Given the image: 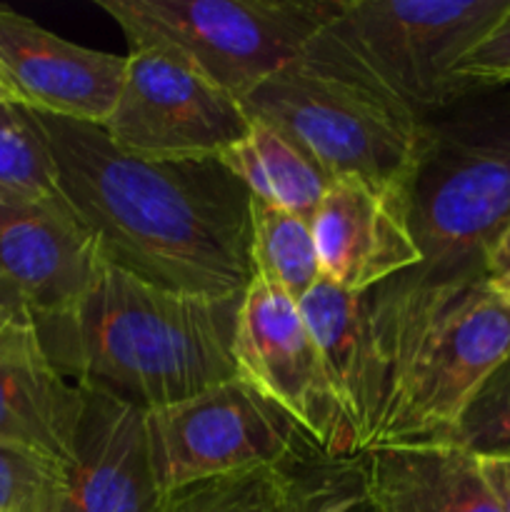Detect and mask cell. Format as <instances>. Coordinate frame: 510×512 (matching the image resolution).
<instances>
[{
	"mask_svg": "<svg viewBox=\"0 0 510 512\" xmlns=\"http://www.w3.org/2000/svg\"><path fill=\"white\" fill-rule=\"evenodd\" d=\"M510 0H340L325 30L420 120L473 93L460 65Z\"/></svg>",
	"mask_w": 510,
	"mask_h": 512,
	"instance_id": "52a82bcc",
	"label": "cell"
},
{
	"mask_svg": "<svg viewBox=\"0 0 510 512\" xmlns=\"http://www.w3.org/2000/svg\"><path fill=\"white\" fill-rule=\"evenodd\" d=\"M460 78L475 88L510 85V10L460 65Z\"/></svg>",
	"mask_w": 510,
	"mask_h": 512,
	"instance_id": "cb8c5ba5",
	"label": "cell"
},
{
	"mask_svg": "<svg viewBox=\"0 0 510 512\" xmlns=\"http://www.w3.org/2000/svg\"><path fill=\"white\" fill-rule=\"evenodd\" d=\"M23 320H33L30 313L25 310V305L20 303L18 295L8 288L5 283H0V330L8 328L13 323H23Z\"/></svg>",
	"mask_w": 510,
	"mask_h": 512,
	"instance_id": "83f0119b",
	"label": "cell"
},
{
	"mask_svg": "<svg viewBox=\"0 0 510 512\" xmlns=\"http://www.w3.org/2000/svg\"><path fill=\"white\" fill-rule=\"evenodd\" d=\"M360 488L370 512H503L480 458L455 440L375 445Z\"/></svg>",
	"mask_w": 510,
	"mask_h": 512,
	"instance_id": "e0dca14e",
	"label": "cell"
},
{
	"mask_svg": "<svg viewBox=\"0 0 510 512\" xmlns=\"http://www.w3.org/2000/svg\"><path fill=\"white\" fill-rule=\"evenodd\" d=\"M250 120L283 133L335 178L388 188L413 185L423 150V120L365 73L328 30L240 100Z\"/></svg>",
	"mask_w": 510,
	"mask_h": 512,
	"instance_id": "5b68a950",
	"label": "cell"
},
{
	"mask_svg": "<svg viewBox=\"0 0 510 512\" xmlns=\"http://www.w3.org/2000/svg\"><path fill=\"white\" fill-rule=\"evenodd\" d=\"M125 55L65 40L0 5V83L33 113L105 125L118 100Z\"/></svg>",
	"mask_w": 510,
	"mask_h": 512,
	"instance_id": "7c38bea8",
	"label": "cell"
},
{
	"mask_svg": "<svg viewBox=\"0 0 510 512\" xmlns=\"http://www.w3.org/2000/svg\"><path fill=\"white\" fill-rule=\"evenodd\" d=\"M450 440L478 458L510 453V358L475 393Z\"/></svg>",
	"mask_w": 510,
	"mask_h": 512,
	"instance_id": "603a6c76",
	"label": "cell"
},
{
	"mask_svg": "<svg viewBox=\"0 0 510 512\" xmlns=\"http://www.w3.org/2000/svg\"><path fill=\"white\" fill-rule=\"evenodd\" d=\"M320 273L365 295L420 265L410 225V193L370 180L335 178L310 218Z\"/></svg>",
	"mask_w": 510,
	"mask_h": 512,
	"instance_id": "8fae6325",
	"label": "cell"
},
{
	"mask_svg": "<svg viewBox=\"0 0 510 512\" xmlns=\"http://www.w3.org/2000/svg\"><path fill=\"white\" fill-rule=\"evenodd\" d=\"M218 160L248 188L250 198L308 220L330 183L310 155L260 120H250L248 135Z\"/></svg>",
	"mask_w": 510,
	"mask_h": 512,
	"instance_id": "ac0fdd59",
	"label": "cell"
},
{
	"mask_svg": "<svg viewBox=\"0 0 510 512\" xmlns=\"http://www.w3.org/2000/svg\"><path fill=\"white\" fill-rule=\"evenodd\" d=\"M300 488L290 468H260L175 490L158 512H288Z\"/></svg>",
	"mask_w": 510,
	"mask_h": 512,
	"instance_id": "44dd1931",
	"label": "cell"
},
{
	"mask_svg": "<svg viewBox=\"0 0 510 512\" xmlns=\"http://www.w3.org/2000/svg\"><path fill=\"white\" fill-rule=\"evenodd\" d=\"M410 225L423 260L365 293L370 308L485 278L510 228V85L475 88L423 120Z\"/></svg>",
	"mask_w": 510,
	"mask_h": 512,
	"instance_id": "3957f363",
	"label": "cell"
},
{
	"mask_svg": "<svg viewBox=\"0 0 510 512\" xmlns=\"http://www.w3.org/2000/svg\"><path fill=\"white\" fill-rule=\"evenodd\" d=\"M5 100H10V98H8V93H5L3 83H0V103H5Z\"/></svg>",
	"mask_w": 510,
	"mask_h": 512,
	"instance_id": "f1b7e54d",
	"label": "cell"
},
{
	"mask_svg": "<svg viewBox=\"0 0 510 512\" xmlns=\"http://www.w3.org/2000/svg\"><path fill=\"white\" fill-rule=\"evenodd\" d=\"M368 310L385 360L373 448L450 440L475 393L510 358V293L480 278Z\"/></svg>",
	"mask_w": 510,
	"mask_h": 512,
	"instance_id": "277c9868",
	"label": "cell"
},
{
	"mask_svg": "<svg viewBox=\"0 0 510 512\" xmlns=\"http://www.w3.org/2000/svg\"><path fill=\"white\" fill-rule=\"evenodd\" d=\"M363 503V488H355L350 478H328L305 483L288 512H353Z\"/></svg>",
	"mask_w": 510,
	"mask_h": 512,
	"instance_id": "d4e9b609",
	"label": "cell"
},
{
	"mask_svg": "<svg viewBox=\"0 0 510 512\" xmlns=\"http://www.w3.org/2000/svg\"><path fill=\"white\" fill-rule=\"evenodd\" d=\"M35 118L53 153L60 200L105 263L185 295L248 290L250 193L220 160H145L123 153L103 125Z\"/></svg>",
	"mask_w": 510,
	"mask_h": 512,
	"instance_id": "6da1fadb",
	"label": "cell"
},
{
	"mask_svg": "<svg viewBox=\"0 0 510 512\" xmlns=\"http://www.w3.org/2000/svg\"><path fill=\"white\" fill-rule=\"evenodd\" d=\"M485 278L500 290L510 293V228L500 235L495 248L490 250L488 265H485Z\"/></svg>",
	"mask_w": 510,
	"mask_h": 512,
	"instance_id": "4316f807",
	"label": "cell"
},
{
	"mask_svg": "<svg viewBox=\"0 0 510 512\" xmlns=\"http://www.w3.org/2000/svg\"><path fill=\"white\" fill-rule=\"evenodd\" d=\"M298 305L323 358L353 458H360L373 448L385 400V360L370 323L368 300L320 278Z\"/></svg>",
	"mask_w": 510,
	"mask_h": 512,
	"instance_id": "9a60e30c",
	"label": "cell"
},
{
	"mask_svg": "<svg viewBox=\"0 0 510 512\" xmlns=\"http://www.w3.org/2000/svg\"><path fill=\"white\" fill-rule=\"evenodd\" d=\"M60 200L55 160L33 110L0 103V203Z\"/></svg>",
	"mask_w": 510,
	"mask_h": 512,
	"instance_id": "ffe728a7",
	"label": "cell"
},
{
	"mask_svg": "<svg viewBox=\"0 0 510 512\" xmlns=\"http://www.w3.org/2000/svg\"><path fill=\"white\" fill-rule=\"evenodd\" d=\"M103 263L63 200L0 203V283L18 295L33 323L75 308Z\"/></svg>",
	"mask_w": 510,
	"mask_h": 512,
	"instance_id": "4fadbf2b",
	"label": "cell"
},
{
	"mask_svg": "<svg viewBox=\"0 0 510 512\" xmlns=\"http://www.w3.org/2000/svg\"><path fill=\"white\" fill-rule=\"evenodd\" d=\"M250 268L253 278L283 290L298 303L320 278L308 218L250 198Z\"/></svg>",
	"mask_w": 510,
	"mask_h": 512,
	"instance_id": "d6986e66",
	"label": "cell"
},
{
	"mask_svg": "<svg viewBox=\"0 0 510 512\" xmlns=\"http://www.w3.org/2000/svg\"><path fill=\"white\" fill-rule=\"evenodd\" d=\"M480 465H483V475L493 490L495 500H498L500 510L510 512V453L480 458Z\"/></svg>",
	"mask_w": 510,
	"mask_h": 512,
	"instance_id": "484cf974",
	"label": "cell"
},
{
	"mask_svg": "<svg viewBox=\"0 0 510 512\" xmlns=\"http://www.w3.org/2000/svg\"><path fill=\"white\" fill-rule=\"evenodd\" d=\"M123 153L145 160H218L248 135L240 100L188 65L148 48H128L113 113L103 125Z\"/></svg>",
	"mask_w": 510,
	"mask_h": 512,
	"instance_id": "9c48e42d",
	"label": "cell"
},
{
	"mask_svg": "<svg viewBox=\"0 0 510 512\" xmlns=\"http://www.w3.org/2000/svg\"><path fill=\"white\" fill-rule=\"evenodd\" d=\"M68 468L38 450L0 443V512H65Z\"/></svg>",
	"mask_w": 510,
	"mask_h": 512,
	"instance_id": "7402d4cb",
	"label": "cell"
},
{
	"mask_svg": "<svg viewBox=\"0 0 510 512\" xmlns=\"http://www.w3.org/2000/svg\"><path fill=\"white\" fill-rule=\"evenodd\" d=\"M233 360L238 378L288 415L315 453L353 458L320 350L290 295L253 278L240 298Z\"/></svg>",
	"mask_w": 510,
	"mask_h": 512,
	"instance_id": "30bf717a",
	"label": "cell"
},
{
	"mask_svg": "<svg viewBox=\"0 0 510 512\" xmlns=\"http://www.w3.org/2000/svg\"><path fill=\"white\" fill-rule=\"evenodd\" d=\"M240 298L175 293L103 263L75 308L33 325L65 378L155 410L238 378Z\"/></svg>",
	"mask_w": 510,
	"mask_h": 512,
	"instance_id": "7a4b0ae2",
	"label": "cell"
},
{
	"mask_svg": "<svg viewBox=\"0 0 510 512\" xmlns=\"http://www.w3.org/2000/svg\"><path fill=\"white\" fill-rule=\"evenodd\" d=\"M83 390L65 512H158L165 495L155 475L145 410L103 390Z\"/></svg>",
	"mask_w": 510,
	"mask_h": 512,
	"instance_id": "5bb4252c",
	"label": "cell"
},
{
	"mask_svg": "<svg viewBox=\"0 0 510 512\" xmlns=\"http://www.w3.org/2000/svg\"><path fill=\"white\" fill-rule=\"evenodd\" d=\"M163 495L260 468H290L315 453L290 418L233 378L165 408L145 410Z\"/></svg>",
	"mask_w": 510,
	"mask_h": 512,
	"instance_id": "ba28073f",
	"label": "cell"
},
{
	"mask_svg": "<svg viewBox=\"0 0 510 512\" xmlns=\"http://www.w3.org/2000/svg\"><path fill=\"white\" fill-rule=\"evenodd\" d=\"M128 48L188 65L235 100L293 63L340 0H95Z\"/></svg>",
	"mask_w": 510,
	"mask_h": 512,
	"instance_id": "8992f818",
	"label": "cell"
},
{
	"mask_svg": "<svg viewBox=\"0 0 510 512\" xmlns=\"http://www.w3.org/2000/svg\"><path fill=\"white\" fill-rule=\"evenodd\" d=\"M83 410V385L55 368L33 320L0 330V443L38 450L68 468Z\"/></svg>",
	"mask_w": 510,
	"mask_h": 512,
	"instance_id": "2e32d148",
	"label": "cell"
}]
</instances>
